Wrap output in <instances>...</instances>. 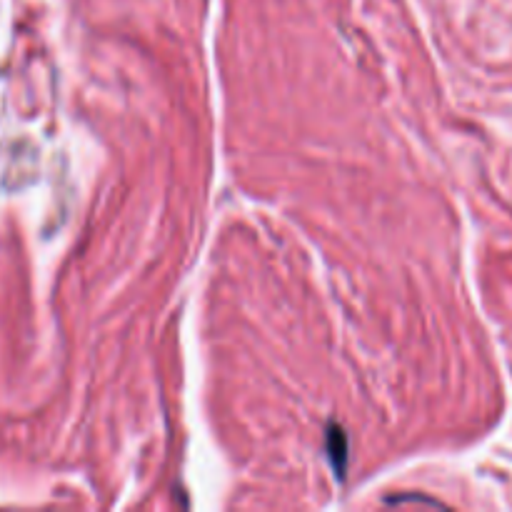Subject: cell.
Returning a JSON list of instances; mask_svg holds the SVG:
<instances>
[{
	"mask_svg": "<svg viewBox=\"0 0 512 512\" xmlns=\"http://www.w3.org/2000/svg\"><path fill=\"white\" fill-rule=\"evenodd\" d=\"M328 458L335 475L345 478V470H348V435L340 425H330L328 428Z\"/></svg>",
	"mask_w": 512,
	"mask_h": 512,
	"instance_id": "1",
	"label": "cell"
}]
</instances>
